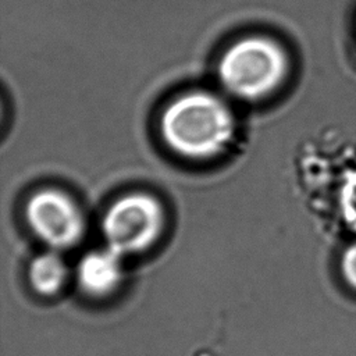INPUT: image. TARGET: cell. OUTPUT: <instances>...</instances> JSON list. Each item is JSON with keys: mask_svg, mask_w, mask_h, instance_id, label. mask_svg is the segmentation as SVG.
Wrapping results in <instances>:
<instances>
[{"mask_svg": "<svg viewBox=\"0 0 356 356\" xmlns=\"http://www.w3.org/2000/svg\"><path fill=\"white\" fill-rule=\"evenodd\" d=\"M160 132L174 153L191 160H206L228 146L235 121L218 96L192 90L172 100L163 111Z\"/></svg>", "mask_w": 356, "mask_h": 356, "instance_id": "1", "label": "cell"}, {"mask_svg": "<svg viewBox=\"0 0 356 356\" xmlns=\"http://www.w3.org/2000/svg\"><path fill=\"white\" fill-rule=\"evenodd\" d=\"M288 67V56L275 40L246 36L225 50L218 64V78L232 96L259 100L280 88Z\"/></svg>", "mask_w": 356, "mask_h": 356, "instance_id": "2", "label": "cell"}, {"mask_svg": "<svg viewBox=\"0 0 356 356\" xmlns=\"http://www.w3.org/2000/svg\"><path fill=\"white\" fill-rule=\"evenodd\" d=\"M164 227V211L157 199L147 193H128L106 211L102 232L107 248L118 254H132L150 248Z\"/></svg>", "mask_w": 356, "mask_h": 356, "instance_id": "3", "label": "cell"}, {"mask_svg": "<svg viewBox=\"0 0 356 356\" xmlns=\"http://www.w3.org/2000/svg\"><path fill=\"white\" fill-rule=\"evenodd\" d=\"M25 218L32 232L53 250L76 245L85 232V220L76 203L51 188L38 191L26 200Z\"/></svg>", "mask_w": 356, "mask_h": 356, "instance_id": "4", "label": "cell"}, {"mask_svg": "<svg viewBox=\"0 0 356 356\" xmlns=\"http://www.w3.org/2000/svg\"><path fill=\"white\" fill-rule=\"evenodd\" d=\"M78 282L90 296L110 295L122 278L121 254L110 248L86 253L78 264Z\"/></svg>", "mask_w": 356, "mask_h": 356, "instance_id": "5", "label": "cell"}, {"mask_svg": "<svg viewBox=\"0 0 356 356\" xmlns=\"http://www.w3.org/2000/svg\"><path fill=\"white\" fill-rule=\"evenodd\" d=\"M29 281L32 288L42 295H53L61 289L67 278V267L54 252L36 256L29 264Z\"/></svg>", "mask_w": 356, "mask_h": 356, "instance_id": "6", "label": "cell"}, {"mask_svg": "<svg viewBox=\"0 0 356 356\" xmlns=\"http://www.w3.org/2000/svg\"><path fill=\"white\" fill-rule=\"evenodd\" d=\"M339 267L348 286L356 291V243L346 248L341 257Z\"/></svg>", "mask_w": 356, "mask_h": 356, "instance_id": "7", "label": "cell"}]
</instances>
